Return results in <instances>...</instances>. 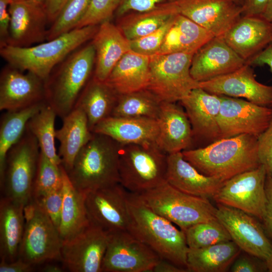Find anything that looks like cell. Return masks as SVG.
Masks as SVG:
<instances>
[{"label": "cell", "mask_w": 272, "mask_h": 272, "mask_svg": "<svg viewBox=\"0 0 272 272\" xmlns=\"http://www.w3.org/2000/svg\"><path fill=\"white\" fill-rule=\"evenodd\" d=\"M271 25V28H272V22H270Z\"/></svg>", "instance_id": "6125c7cd"}, {"label": "cell", "mask_w": 272, "mask_h": 272, "mask_svg": "<svg viewBox=\"0 0 272 272\" xmlns=\"http://www.w3.org/2000/svg\"><path fill=\"white\" fill-rule=\"evenodd\" d=\"M162 102L148 89L120 94L111 116L157 119Z\"/></svg>", "instance_id": "8d00e7d4"}, {"label": "cell", "mask_w": 272, "mask_h": 272, "mask_svg": "<svg viewBox=\"0 0 272 272\" xmlns=\"http://www.w3.org/2000/svg\"><path fill=\"white\" fill-rule=\"evenodd\" d=\"M265 191L267 196L266 207L261 222L266 234L272 242V176L267 175Z\"/></svg>", "instance_id": "681fc988"}, {"label": "cell", "mask_w": 272, "mask_h": 272, "mask_svg": "<svg viewBox=\"0 0 272 272\" xmlns=\"http://www.w3.org/2000/svg\"><path fill=\"white\" fill-rule=\"evenodd\" d=\"M221 96L218 118L220 139L241 134L258 138L269 125L272 108L242 98Z\"/></svg>", "instance_id": "4fadbf2b"}, {"label": "cell", "mask_w": 272, "mask_h": 272, "mask_svg": "<svg viewBox=\"0 0 272 272\" xmlns=\"http://www.w3.org/2000/svg\"><path fill=\"white\" fill-rule=\"evenodd\" d=\"M176 14L173 1L149 11L124 15L117 26L128 39L132 40L154 32Z\"/></svg>", "instance_id": "e575fe53"}, {"label": "cell", "mask_w": 272, "mask_h": 272, "mask_svg": "<svg viewBox=\"0 0 272 272\" xmlns=\"http://www.w3.org/2000/svg\"><path fill=\"white\" fill-rule=\"evenodd\" d=\"M121 144L103 134L93 132L66 172L74 186L86 192L120 183L119 159Z\"/></svg>", "instance_id": "5b68a950"}, {"label": "cell", "mask_w": 272, "mask_h": 272, "mask_svg": "<svg viewBox=\"0 0 272 272\" xmlns=\"http://www.w3.org/2000/svg\"><path fill=\"white\" fill-rule=\"evenodd\" d=\"M62 174L63 201L58 228L63 241L79 234L90 224L85 206V192L76 189L60 165Z\"/></svg>", "instance_id": "1f68e13d"}, {"label": "cell", "mask_w": 272, "mask_h": 272, "mask_svg": "<svg viewBox=\"0 0 272 272\" xmlns=\"http://www.w3.org/2000/svg\"><path fill=\"white\" fill-rule=\"evenodd\" d=\"M153 272H187L185 268L179 266L168 260L161 258L154 266Z\"/></svg>", "instance_id": "11a10c76"}, {"label": "cell", "mask_w": 272, "mask_h": 272, "mask_svg": "<svg viewBox=\"0 0 272 272\" xmlns=\"http://www.w3.org/2000/svg\"><path fill=\"white\" fill-rule=\"evenodd\" d=\"M99 25L74 29L59 36L26 47L6 45L0 54L8 64L46 80L54 67L69 54L92 40Z\"/></svg>", "instance_id": "277c9868"}, {"label": "cell", "mask_w": 272, "mask_h": 272, "mask_svg": "<svg viewBox=\"0 0 272 272\" xmlns=\"http://www.w3.org/2000/svg\"><path fill=\"white\" fill-rule=\"evenodd\" d=\"M193 54L174 53L151 56L147 89L162 102H177L199 87V82L190 72Z\"/></svg>", "instance_id": "30bf717a"}, {"label": "cell", "mask_w": 272, "mask_h": 272, "mask_svg": "<svg viewBox=\"0 0 272 272\" xmlns=\"http://www.w3.org/2000/svg\"><path fill=\"white\" fill-rule=\"evenodd\" d=\"M45 272H62L63 269L59 266L54 264H47L42 269Z\"/></svg>", "instance_id": "6f0895ef"}, {"label": "cell", "mask_w": 272, "mask_h": 272, "mask_svg": "<svg viewBox=\"0 0 272 272\" xmlns=\"http://www.w3.org/2000/svg\"><path fill=\"white\" fill-rule=\"evenodd\" d=\"M67 0H46L45 9L49 23L54 22Z\"/></svg>", "instance_id": "db71d44e"}, {"label": "cell", "mask_w": 272, "mask_h": 272, "mask_svg": "<svg viewBox=\"0 0 272 272\" xmlns=\"http://www.w3.org/2000/svg\"><path fill=\"white\" fill-rule=\"evenodd\" d=\"M128 193L120 183L85 192L90 223L109 233L128 231L130 224Z\"/></svg>", "instance_id": "5bb4252c"}, {"label": "cell", "mask_w": 272, "mask_h": 272, "mask_svg": "<svg viewBox=\"0 0 272 272\" xmlns=\"http://www.w3.org/2000/svg\"><path fill=\"white\" fill-rule=\"evenodd\" d=\"M42 102L13 111H6L0 124V179L3 177L6 158L9 150L24 134L29 119L46 104Z\"/></svg>", "instance_id": "d590c367"}, {"label": "cell", "mask_w": 272, "mask_h": 272, "mask_svg": "<svg viewBox=\"0 0 272 272\" xmlns=\"http://www.w3.org/2000/svg\"><path fill=\"white\" fill-rule=\"evenodd\" d=\"M53 109L46 103L28 121L27 128L36 138L41 152L53 164L60 166L61 160L55 146V120Z\"/></svg>", "instance_id": "74e56055"}, {"label": "cell", "mask_w": 272, "mask_h": 272, "mask_svg": "<svg viewBox=\"0 0 272 272\" xmlns=\"http://www.w3.org/2000/svg\"><path fill=\"white\" fill-rule=\"evenodd\" d=\"M214 37L212 33L190 19L178 14L175 15L161 47L155 55L174 53L194 54Z\"/></svg>", "instance_id": "f546056e"}, {"label": "cell", "mask_w": 272, "mask_h": 272, "mask_svg": "<svg viewBox=\"0 0 272 272\" xmlns=\"http://www.w3.org/2000/svg\"><path fill=\"white\" fill-rule=\"evenodd\" d=\"M110 233L90 223L73 238L63 241L60 260L72 272H102Z\"/></svg>", "instance_id": "2e32d148"}, {"label": "cell", "mask_w": 272, "mask_h": 272, "mask_svg": "<svg viewBox=\"0 0 272 272\" xmlns=\"http://www.w3.org/2000/svg\"><path fill=\"white\" fill-rule=\"evenodd\" d=\"M92 132L106 135L121 145L156 143L159 125L155 119L110 116L97 124Z\"/></svg>", "instance_id": "4316f807"}, {"label": "cell", "mask_w": 272, "mask_h": 272, "mask_svg": "<svg viewBox=\"0 0 272 272\" xmlns=\"http://www.w3.org/2000/svg\"><path fill=\"white\" fill-rule=\"evenodd\" d=\"M45 81L9 64L0 75V110L13 111L46 102Z\"/></svg>", "instance_id": "ac0fdd59"}, {"label": "cell", "mask_w": 272, "mask_h": 272, "mask_svg": "<svg viewBox=\"0 0 272 272\" xmlns=\"http://www.w3.org/2000/svg\"><path fill=\"white\" fill-rule=\"evenodd\" d=\"M119 96L106 82L98 81L93 76L76 105L86 114L89 128L92 132L97 124L111 116Z\"/></svg>", "instance_id": "d6a6232c"}, {"label": "cell", "mask_w": 272, "mask_h": 272, "mask_svg": "<svg viewBox=\"0 0 272 272\" xmlns=\"http://www.w3.org/2000/svg\"><path fill=\"white\" fill-rule=\"evenodd\" d=\"M34 199L44 210L58 230L63 201L62 186L42 197Z\"/></svg>", "instance_id": "ee69618b"}, {"label": "cell", "mask_w": 272, "mask_h": 272, "mask_svg": "<svg viewBox=\"0 0 272 272\" xmlns=\"http://www.w3.org/2000/svg\"><path fill=\"white\" fill-rule=\"evenodd\" d=\"M266 177L261 165L225 181L212 198L217 204L242 210L261 221L267 203Z\"/></svg>", "instance_id": "8fae6325"}, {"label": "cell", "mask_w": 272, "mask_h": 272, "mask_svg": "<svg viewBox=\"0 0 272 272\" xmlns=\"http://www.w3.org/2000/svg\"><path fill=\"white\" fill-rule=\"evenodd\" d=\"M236 4L243 6L246 0H232Z\"/></svg>", "instance_id": "94428289"}, {"label": "cell", "mask_w": 272, "mask_h": 272, "mask_svg": "<svg viewBox=\"0 0 272 272\" xmlns=\"http://www.w3.org/2000/svg\"><path fill=\"white\" fill-rule=\"evenodd\" d=\"M246 63L222 37H214L194 53L190 72L200 83L233 72Z\"/></svg>", "instance_id": "44dd1931"}, {"label": "cell", "mask_w": 272, "mask_h": 272, "mask_svg": "<svg viewBox=\"0 0 272 272\" xmlns=\"http://www.w3.org/2000/svg\"><path fill=\"white\" fill-rule=\"evenodd\" d=\"M257 139L249 134L222 138L204 147L183 151L182 154L200 173L224 182L261 165Z\"/></svg>", "instance_id": "6da1fadb"}, {"label": "cell", "mask_w": 272, "mask_h": 272, "mask_svg": "<svg viewBox=\"0 0 272 272\" xmlns=\"http://www.w3.org/2000/svg\"><path fill=\"white\" fill-rule=\"evenodd\" d=\"M221 96L198 87L192 90L179 102L190 121L193 139L209 141L220 139L218 118Z\"/></svg>", "instance_id": "7402d4cb"}, {"label": "cell", "mask_w": 272, "mask_h": 272, "mask_svg": "<svg viewBox=\"0 0 272 272\" xmlns=\"http://www.w3.org/2000/svg\"><path fill=\"white\" fill-rule=\"evenodd\" d=\"M267 271L272 272V256L266 261Z\"/></svg>", "instance_id": "680465c9"}, {"label": "cell", "mask_w": 272, "mask_h": 272, "mask_svg": "<svg viewBox=\"0 0 272 272\" xmlns=\"http://www.w3.org/2000/svg\"><path fill=\"white\" fill-rule=\"evenodd\" d=\"M25 206L5 196L0 202V255L10 262L18 257L25 224Z\"/></svg>", "instance_id": "4dcf8cb0"}, {"label": "cell", "mask_w": 272, "mask_h": 272, "mask_svg": "<svg viewBox=\"0 0 272 272\" xmlns=\"http://www.w3.org/2000/svg\"><path fill=\"white\" fill-rule=\"evenodd\" d=\"M91 0H67L48 29L47 41L74 29L85 14Z\"/></svg>", "instance_id": "ab89813d"}, {"label": "cell", "mask_w": 272, "mask_h": 272, "mask_svg": "<svg viewBox=\"0 0 272 272\" xmlns=\"http://www.w3.org/2000/svg\"><path fill=\"white\" fill-rule=\"evenodd\" d=\"M159 134L156 142L167 154L189 149L193 140L191 125L182 105L162 102L157 119Z\"/></svg>", "instance_id": "cb8c5ba5"}, {"label": "cell", "mask_w": 272, "mask_h": 272, "mask_svg": "<svg viewBox=\"0 0 272 272\" xmlns=\"http://www.w3.org/2000/svg\"><path fill=\"white\" fill-rule=\"evenodd\" d=\"M217 218L241 251L265 261L272 256V242L262 223L244 211L217 204Z\"/></svg>", "instance_id": "9a60e30c"}, {"label": "cell", "mask_w": 272, "mask_h": 272, "mask_svg": "<svg viewBox=\"0 0 272 272\" xmlns=\"http://www.w3.org/2000/svg\"><path fill=\"white\" fill-rule=\"evenodd\" d=\"M150 60L151 56L131 50L119 60L105 82L119 95L147 89Z\"/></svg>", "instance_id": "83f0119b"}, {"label": "cell", "mask_w": 272, "mask_h": 272, "mask_svg": "<svg viewBox=\"0 0 272 272\" xmlns=\"http://www.w3.org/2000/svg\"><path fill=\"white\" fill-rule=\"evenodd\" d=\"M269 1L246 0L242 6V15L261 16Z\"/></svg>", "instance_id": "816d5d0a"}, {"label": "cell", "mask_w": 272, "mask_h": 272, "mask_svg": "<svg viewBox=\"0 0 272 272\" xmlns=\"http://www.w3.org/2000/svg\"><path fill=\"white\" fill-rule=\"evenodd\" d=\"M257 141L260 162L265 167L267 175L272 176V119Z\"/></svg>", "instance_id": "f6af8a7d"}, {"label": "cell", "mask_w": 272, "mask_h": 272, "mask_svg": "<svg viewBox=\"0 0 272 272\" xmlns=\"http://www.w3.org/2000/svg\"><path fill=\"white\" fill-rule=\"evenodd\" d=\"M246 63L251 66L267 65L272 73V42Z\"/></svg>", "instance_id": "f5cc1de1"}, {"label": "cell", "mask_w": 272, "mask_h": 272, "mask_svg": "<svg viewBox=\"0 0 272 272\" xmlns=\"http://www.w3.org/2000/svg\"><path fill=\"white\" fill-rule=\"evenodd\" d=\"M160 259L128 231L110 233L102 272H151Z\"/></svg>", "instance_id": "7c38bea8"}, {"label": "cell", "mask_w": 272, "mask_h": 272, "mask_svg": "<svg viewBox=\"0 0 272 272\" xmlns=\"http://www.w3.org/2000/svg\"><path fill=\"white\" fill-rule=\"evenodd\" d=\"M261 16L267 21L272 22V0L269 1Z\"/></svg>", "instance_id": "9f6ffc18"}, {"label": "cell", "mask_w": 272, "mask_h": 272, "mask_svg": "<svg viewBox=\"0 0 272 272\" xmlns=\"http://www.w3.org/2000/svg\"><path fill=\"white\" fill-rule=\"evenodd\" d=\"M184 232L187 246L190 249L232 240L228 232L218 219L193 225Z\"/></svg>", "instance_id": "f35d334b"}, {"label": "cell", "mask_w": 272, "mask_h": 272, "mask_svg": "<svg viewBox=\"0 0 272 272\" xmlns=\"http://www.w3.org/2000/svg\"><path fill=\"white\" fill-rule=\"evenodd\" d=\"M62 186L60 165L52 162L40 151L32 198L36 199Z\"/></svg>", "instance_id": "60d3db41"}, {"label": "cell", "mask_w": 272, "mask_h": 272, "mask_svg": "<svg viewBox=\"0 0 272 272\" xmlns=\"http://www.w3.org/2000/svg\"><path fill=\"white\" fill-rule=\"evenodd\" d=\"M91 42L95 51L93 78L105 82L119 60L131 50L130 40L117 25L107 21L99 25Z\"/></svg>", "instance_id": "d4e9b609"}, {"label": "cell", "mask_w": 272, "mask_h": 272, "mask_svg": "<svg viewBox=\"0 0 272 272\" xmlns=\"http://www.w3.org/2000/svg\"><path fill=\"white\" fill-rule=\"evenodd\" d=\"M13 0H0V48L8 45L11 16L9 6Z\"/></svg>", "instance_id": "c3c4849f"}, {"label": "cell", "mask_w": 272, "mask_h": 272, "mask_svg": "<svg viewBox=\"0 0 272 272\" xmlns=\"http://www.w3.org/2000/svg\"><path fill=\"white\" fill-rule=\"evenodd\" d=\"M127 204L130 215L128 231L151 248L161 258L187 269L189 248L184 232L154 212L139 194L128 191Z\"/></svg>", "instance_id": "7a4b0ae2"}, {"label": "cell", "mask_w": 272, "mask_h": 272, "mask_svg": "<svg viewBox=\"0 0 272 272\" xmlns=\"http://www.w3.org/2000/svg\"><path fill=\"white\" fill-rule=\"evenodd\" d=\"M25 224L18 257L33 265L60 260L62 240L58 229L34 199L24 207Z\"/></svg>", "instance_id": "9c48e42d"}, {"label": "cell", "mask_w": 272, "mask_h": 272, "mask_svg": "<svg viewBox=\"0 0 272 272\" xmlns=\"http://www.w3.org/2000/svg\"><path fill=\"white\" fill-rule=\"evenodd\" d=\"M95 51L91 43L82 45L56 65L45 80V100L61 119L76 107L93 76Z\"/></svg>", "instance_id": "3957f363"}, {"label": "cell", "mask_w": 272, "mask_h": 272, "mask_svg": "<svg viewBox=\"0 0 272 272\" xmlns=\"http://www.w3.org/2000/svg\"><path fill=\"white\" fill-rule=\"evenodd\" d=\"M40 149L36 138L27 128L8 151L1 188L5 196L26 206L32 199Z\"/></svg>", "instance_id": "ba28073f"}, {"label": "cell", "mask_w": 272, "mask_h": 272, "mask_svg": "<svg viewBox=\"0 0 272 272\" xmlns=\"http://www.w3.org/2000/svg\"><path fill=\"white\" fill-rule=\"evenodd\" d=\"M166 179L184 193L207 198H212L224 182L200 173L183 158L182 152L168 155Z\"/></svg>", "instance_id": "484cf974"}, {"label": "cell", "mask_w": 272, "mask_h": 272, "mask_svg": "<svg viewBox=\"0 0 272 272\" xmlns=\"http://www.w3.org/2000/svg\"><path fill=\"white\" fill-rule=\"evenodd\" d=\"M139 194L154 212L183 231L193 225L217 220V208L209 198L184 193L166 181Z\"/></svg>", "instance_id": "52a82bcc"}, {"label": "cell", "mask_w": 272, "mask_h": 272, "mask_svg": "<svg viewBox=\"0 0 272 272\" xmlns=\"http://www.w3.org/2000/svg\"><path fill=\"white\" fill-rule=\"evenodd\" d=\"M168 154L156 143L121 145L120 183L128 191L140 194L166 181Z\"/></svg>", "instance_id": "8992f818"}, {"label": "cell", "mask_w": 272, "mask_h": 272, "mask_svg": "<svg viewBox=\"0 0 272 272\" xmlns=\"http://www.w3.org/2000/svg\"><path fill=\"white\" fill-rule=\"evenodd\" d=\"M199 84L200 88L211 94L242 98L272 108V86L257 81L247 63L233 72Z\"/></svg>", "instance_id": "d6986e66"}, {"label": "cell", "mask_w": 272, "mask_h": 272, "mask_svg": "<svg viewBox=\"0 0 272 272\" xmlns=\"http://www.w3.org/2000/svg\"><path fill=\"white\" fill-rule=\"evenodd\" d=\"M174 0H121L116 15L121 17L130 11L142 12L149 11L161 4Z\"/></svg>", "instance_id": "7dc6e473"}, {"label": "cell", "mask_w": 272, "mask_h": 272, "mask_svg": "<svg viewBox=\"0 0 272 272\" xmlns=\"http://www.w3.org/2000/svg\"><path fill=\"white\" fill-rule=\"evenodd\" d=\"M32 266L20 258L10 262L1 260L0 272H29L33 270Z\"/></svg>", "instance_id": "f907efd6"}, {"label": "cell", "mask_w": 272, "mask_h": 272, "mask_svg": "<svg viewBox=\"0 0 272 272\" xmlns=\"http://www.w3.org/2000/svg\"><path fill=\"white\" fill-rule=\"evenodd\" d=\"M173 3L178 14L215 37H222L242 16V6L232 0H174Z\"/></svg>", "instance_id": "e0dca14e"}, {"label": "cell", "mask_w": 272, "mask_h": 272, "mask_svg": "<svg viewBox=\"0 0 272 272\" xmlns=\"http://www.w3.org/2000/svg\"><path fill=\"white\" fill-rule=\"evenodd\" d=\"M62 120V126L55 131V138L60 143L58 155L61 165L68 172L78 153L92 137L93 132L89 128L86 114L79 107H76Z\"/></svg>", "instance_id": "f1b7e54d"}, {"label": "cell", "mask_w": 272, "mask_h": 272, "mask_svg": "<svg viewBox=\"0 0 272 272\" xmlns=\"http://www.w3.org/2000/svg\"><path fill=\"white\" fill-rule=\"evenodd\" d=\"M120 2L121 0H91L87 12L75 29L99 25L110 21Z\"/></svg>", "instance_id": "b9f144b4"}, {"label": "cell", "mask_w": 272, "mask_h": 272, "mask_svg": "<svg viewBox=\"0 0 272 272\" xmlns=\"http://www.w3.org/2000/svg\"><path fill=\"white\" fill-rule=\"evenodd\" d=\"M11 16L7 45L26 47L47 39L49 22L44 5L25 1H13L9 6Z\"/></svg>", "instance_id": "ffe728a7"}, {"label": "cell", "mask_w": 272, "mask_h": 272, "mask_svg": "<svg viewBox=\"0 0 272 272\" xmlns=\"http://www.w3.org/2000/svg\"><path fill=\"white\" fill-rule=\"evenodd\" d=\"M13 1H25L38 3L45 6L46 0H13Z\"/></svg>", "instance_id": "91938a15"}, {"label": "cell", "mask_w": 272, "mask_h": 272, "mask_svg": "<svg viewBox=\"0 0 272 272\" xmlns=\"http://www.w3.org/2000/svg\"><path fill=\"white\" fill-rule=\"evenodd\" d=\"M241 251L232 240L202 248H189L187 268L189 272L226 271Z\"/></svg>", "instance_id": "836d02e7"}, {"label": "cell", "mask_w": 272, "mask_h": 272, "mask_svg": "<svg viewBox=\"0 0 272 272\" xmlns=\"http://www.w3.org/2000/svg\"><path fill=\"white\" fill-rule=\"evenodd\" d=\"M222 38L247 62L272 42L271 23L261 16L242 15Z\"/></svg>", "instance_id": "603a6c76"}, {"label": "cell", "mask_w": 272, "mask_h": 272, "mask_svg": "<svg viewBox=\"0 0 272 272\" xmlns=\"http://www.w3.org/2000/svg\"><path fill=\"white\" fill-rule=\"evenodd\" d=\"M232 272H264L267 271L266 261L245 252L235 259L231 267Z\"/></svg>", "instance_id": "bcb514c9"}, {"label": "cell", "mask_w": 272, "mask_h": 272, "mask_svg": "<svg viewBox=\"0 0 272 272\" xmlns=\"http://www.w3.org/2000/svg\"><path fill=\"white\" fill-rule=\"evenodd\" d=\"M175 15L154 32L139 38L130 40L131 50L150 56L156 54L173 22Z\"/></svg>", "instance_id": "7bdbcfd3"}]
</instances>
